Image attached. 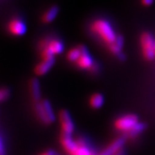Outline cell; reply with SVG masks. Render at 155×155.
<instances>
[{
  "label": "cell",
  "instance_id": "ffe728a7",
  "mask_svg": "<svg viewBox=\"0 0 155 155\" xmlns=\"http://www.w3.org/2000/svg\"><path fill=\"white\" fill-rule=\"evenodd\" d=\"M99 70H100L99 64L94 62V64L92 65V67L90 68L89 72H91V73H93V74H96V73H97V72H99Z\"/></svg>",
  "mask_w": 155,
  "mask_h": 155
},
{
  "label": "cell",
  "instance_id": "277c9868",
  "mask_svg": "<svg viewBox=\"0 0 155 155\" xmlns=\"http://www.w3.org/2000/svg\"><path fill=\"white\" fill-rule=\"evenodd\" d=\"M44 48H48L54 55H58L64 51V44L59 39L45 38L39 43V49Z\"/></svg>",
  "mask_w": 155,
  "mask_h": 155
},
{
  "label": "cell",
  "instance_id": "7402d4cb",
  "mask_svg": "<svg viewBox=\"0 0 155 155\" xmlns=\"http://www.w3.org/2000/svg\"><path fill=\"white\" fill-rule=\"evenodd\" d=\"M141 4L145 6H150L153 4V0H141Z\"/></svg>",
  "mask_w": 155,
  "mask_h": 155
},
{
  "label": "cell",
  "instance_id": "e0dca14e",
  "mask_svg": "<svg viewBox=\"0 0 155 155\" xmlns=\"http://www.w3.org/2000/svg\"><path fill=\"white\" fill-rule=\"evenodd\" d=\"M80 54H81V49H80V47L78 46L77 48H73L67 52V59L70 62L76 63L78 58L80 57Z\"/></svg>",
  "mask_w": 155,
  "mask_h": 155
},
{
  "label": "cell",
  "instance_id": "3957f363",
  "mask_svg": "<svg viewBox=\"0 0 155 155\" xmlns=\"http://www.w3.org/2000/svg\"><path fill=\"white\" fill-rule=\"evenodd\" d=\"M139 122V117L136 115L127 114L117 117L114 122V127L119 132L127 134Z\"/></svg>",
  "mask_w": 155,
  "mask_h": 155
},
{
  "label": "cell",
  "instance_id": "8992f818",
  "mask_svg": "<svg viewBox=\"0 0 155 155\" xmlns=\"http://www.w3.org/2000/svg\"><path fill=\"white\" fill-rule=\"evenodd\" d=\"M80 49H81V54L80 57L78 58V60L76 62V66L79 69L82 70H90V68L92 67V65L94 64V61L92 59V57L91 56L89 53L88 49L83 46L80 45Z\"/></svg>",
  "mask_w": 155,
  "mask_h": 155
},
{
  "label": "cell",
  "instance_id": "4fadbf2b",
  "mask_svg": "<svg viewBox=\"0 0 155 155\" xmlns=\"http://www.w3.org/2000/svg\"><path fill=\"white\" fill-rule=\"evenodd\" d=\"M35 115L39 118V120L42 122L45 125H49L50 122L48 121V118L46 114V111L44 110V107L42 104V102H38V103H35Z\"/></svg>",
  "mask_w": 155,
  "mask_h": 155
},
{
  "label": "cell",
  "instance_id": "7c38bea8",
  "mask_svg": "<svg viewBox=\"0 0 155 155\" xmlns=\"http://www.w3.org/2000/svg\"><path fill=\"white\" fill-rule=\"evenodd\" d=\"M59 14V7L56 5L51 6L45 11L41 17V21L44 23H50L55 19Z\"/></svg>",
  "mask_w": 155,
  "mask_h": 155
},
{
  "label": "cell",
  "instance_id": "9a60e30c",
  "mask_svg": "<svg viewBox=\"0 0 155 155\" xmlns=\"http://www.w3.org/2000/svg\"><path fill=\"white\" fill-rule=\"evenodd\" d=\"M147 128V124L144 122H139L134 127L132 128V130H130L127 134H126V137L127 138H135L139 136L140 134H142Z\"/></svg>",
  "mask_w": 155,
  "mask_h": 155
},
{
  "label": "cell",
  "instance_id": "d6986e66",
  "mask_svg": "<svg viewBox=\"0 0 155 155\" xmlns=\"http://www.w3.org/2000/svg\"><path fill=\"white\" fill-rule=\"evenodd\" d=\"M0 155H7L6 151V144L4 134L1 135V140H0Z\"/></svg>",
  "mask_w": 155,
  "mask_h": 155
},
{
  "label": "cell",
  "instance_id": "52a82bcc",
  "mask_svg": "<svg viewBox=\"0 0 155 155\" xmlns=\"http://www.w3.org/2000/svg\"><path fill=\"white\" fill-rule=\"evenodd\" d=\"M26 24L20 18L15 17L8 23V31L14 36H21L26 33Z\"/></svg>",
  "mask_w": 155,
  "mask_h": 155
},
{
  "label": "cell",
  "instance_id": "2e32d148",
  "mask_svg": "<svg viewBox=\"0 0 155 155\" xmlns=\"http://www.w3.org/2000/svg\"><path fill=\"white\" fill-rule=\"evenodd\" d=\"M41 102H42V104H43L44 110L46 111V114H47V116L48 118L50 124H52L53 122H55V115H54V112L53 110V107H52L48 100H42Z\"/></svg>",
  "mask_w": 155,
  "mask_h": 155
},
{
  "label": "cell",
  "instance_id": "6da1fadb",
  "mask_svg": "<svg viewBox=\"0 0 155 155\" xmlns=\"http://www.w3.org/2000/svg\"><path fill=\"white\" fill-rule=\"evenodd\" d=\"M91 31L96 35H97L106 46L112 44L116 41V35L111 24L105 19H97L91 24Z\"/></svg>",
  "mask_w": 155,
  "mask_h": 155
},
{
  "label": "cell",
  "instance_id": "30bf717a",
  "mask_svg": "<svg viewBox=\"0 0 155 155\" xmlns=\"http://www.w3.org/2000/svg\"><path fill=\"white\" fill-rule=\"evenodd\" d=\"M55 62V59H50V60H41V61L36 65L35 67L34 72L37 76H43L46 73L49 72L50 69L53 67Z\"/></svg>",
  "mask_w": 155,
  "mask_h": 155
},
{
  "label": "cell",
  "instance_id": "5b68a950",
  "mask_svg": "<svg viewBox=\"0 0 155 155\" xmlns=\"http://www.w3.org/2000/svg\"><path fill=\"white\" fill-rule=\"evenodd\" d=\"M59 121L61 124L62 133L67 134H72L75 130V125L72 116L67 110H62L59 113Z\"/></svg>",
  "mask_w": 155,
  "mask_h": 155
},
{
  "label": "cell",
  "instance_id": "603a6c76",
  "mask_svg": "<svg viewBox=\"0 0 155 155\" xmlns=\"http://www.w3.org/2000/svg\"><path fill=\"white\" fill-rule=\"evenodd\" d=\"M115 155H124V154H123V152H122V150H121L120 152H118V153H116V154H115Z\"/></svg>",
  "mask_w": 155,
  "mask_h": 155
},
{
  "label": "cell",
  "instance_id": "44dd1931",
  "mask_svg": "<svg viewBox=\"0 0 155 155\" xmlns=\"http://www.w3.org/2000/svg\"><path fill=\"white\" fill-rule=\"evenodd\" d=\"M39 155H61L60 153H58L57 152H55L54 150L53 149H48L47 151H45L43 153H40Z\"/></svg>",
  "mask_w": 155,
  "mask_h": 155
},
{
  "label": "cell",
  "instance_id": "ac0fdd59",
  "mask_svg": "<svg viewBox=\"0 0 155 155\" xmlns=\"http://www.w3.org/2000/svg\"><path fill=\"white\" fill-rule=\"evenodd\" d=\"M10 97V90L6 87H3L0 90V100L1 102H5Z\"/></svg>",
  "mask_w": 155,
  "mask_h": 155
},
{
  "label": "cell",
  "instance_id": "ba28073f",
  "mask_svg": "<svg viewBox=\"0 0 155 155\" xmlns=\"http://www.w3.org/2000/svg\"><path fill=\"white\" fill-rule=\"evenodd\" d=\"M127 137L123 136L121 138H118L115 140L110 145H109L101 153L98 155H115L118 152H120L122 150V147L124 146L126 142Z\"/></svg>",
  "mask_w": 155,
  "mask_h": 155
},
{
  "label": "cell",
  "instance_id": "5bb4252c",
  "mask_svg": "<svg viewBox=\"0 0 155 155\" xmlns=\"http://www.w3.org/2000/svg\"><path fill=\"white\" fill-rule=\"evenodd\" d=\"M90 105L94 110H98L104 104V97L100 93H94L90 97Z\"/></svg>",
  "mask_w": 155,
  "mask_h": 155
},
{
  "label": "cell",
  "instance_id": "8fae6325",
  "mask_svg": "<svg viewBox=\"0 0 155 155\" xmlns=\"http://www.w3.org/2000/svg\"><path fill=\"white\" fill-rule=\"evenodd\" d=\"M29 89H30V94L34 103H38L41 101V87L40 83L37 78H32L29 84Z\"/></svg>",
  "mask_w": 155,
  "mask_h": 155
},
{
  "label": "cell",
  "instance_id": "9c48e42d",
  "mask_svg": "<svg viewBox=\"0 0 155 155\" xmlns=\"http://www.w3.org/2000/svg\"><path fill=\"white\" fill-rule=\"evenodd\" d=\"M69 155H95V153L84 140L78 139Z\"/></svg>",
  "mask_w": 155,
  "mask_h": 155
},
{
  "label": "cell",
  "instance_id": "7a4b0ae2",
  "mask_svg": "<svg viewBox=\"0 0 155 155\" xmlns=\"http://www.w3.org/2000/svg\"><path fill=\"white\" fill-rule=\"evenodd\" d=\"M140 45L142 55L147 61H153L155 58V40L148 32H145L140 38Z\"/></svg>",
  "mask_w": 155,
  "mask_h": 155
}]
</instances>
